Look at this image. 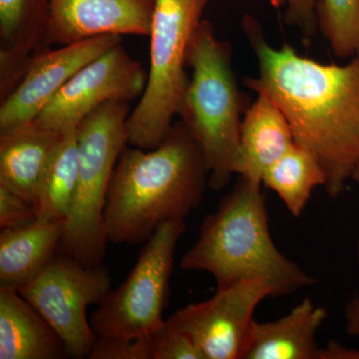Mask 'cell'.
<instances>
[{
	"label": "cell",
	"mask_w": 359,
	"mask_h": 359,
	"mask_svg": "<svg viewBox=\"0 0 359 359\" xmlns=\"http://www.w3.org/2000/svg\"><path fill=\"white\" fill-rule=\"evenodd\" d=\"M209 0H156L151 28L150 69L138 105L127 120L128 145L152 150L180 115L190 79L187 53Z\"/></svg>",
	"instance_id": "6"
},
{
	"label": "cell",
	"mask_w": 359,
	"mask_h": 359,
	"mask_svg": "<svg viewBox=\"0 0 359 359\" xmlns=\"http://www.w3.org/2000/svg\"><path fill=\"white\" fill-rule=\"evenodd\" d=\"M49 0H0V93L20 83L32 54L44 41Z\"/></svg>",
	"instance_id": "13"
},
{
	"label": "cell",
	"mask_w": 359,
	"mask_h": 359,
	"mask_svg": "<svg viewBox=\"0 0 359 359\" xmlns=\"http://www.w3.org/2000/svg\"><path fill=\"white\" fill-rule=\"evenodd\" d=\"M147 74L121 43L81 68L45 106L35 122L65 134L76 130L100 106L113 101L130 102L143 94Z\"/></svg>",
	"instance_id": "9"
},
{
	"label": "cell",
	"mask_w": 359,
	"mask_h": 359,
	"mask_svg": "<svg viewBox=\"0 0 359 359\" xmlns=\"http://www.w3.org/2000/svg\"><path fill=\"white\" fill-rule=\"evenodd\" d=\"M110 290L106 266H87L59 252L18 292L53 327L67 355L81 359L88 358L97 339L87 318V308L98 304Z\"/></svg>",
	"instance_id": "8"
},
{
	"label": "cell",
	"mask_w": 359,
	"mask_h": 359,
	"mask_svg": "<svg viewBox=\"0 0 359 359\" xmlns=\"http://www.w3.org/2000/svg\"><path fill=\"white\" fill-rule=\"evenodd\" d=\"M121 40L119 35H103L41 52L32 57L20 83L2 100L0 129L34 121L78 71L121 43Z\"/></svg>",
	"instance_id": "11"
},
{
	"label": "cell",
	"mask_w": 359,
	"mask_h": 359,
	"mask_svg": "<svg viewBox=\"0 0 359 359\" xmlns=\"http://www.w3.org/2000/svg\"><path fill=\"white\" fill-rule=\"evenodd\" d=\"M151 342L152 359H205L192 340L167 323L151 334Z\"/></svg>",
	"instance_id": "22"
},
{
	"label": "cell",
	"mask_w": 359,
	"mask_h": 359,
	"mask_svg": "<svg viewBox=\"0 0 359 359\" xmlns=\"http://www.w3.org/2000/svg\"><path fill=\"white\" fill-rule=\"evenodd\" d=\"M185 219L161 224L142 248L126 280L110 290L90 318L97 337L137 339L163 327L174 255Z\"/></svg>",
	"instance_id": "7"
},
{
	"label": "cell",
	"mask_w": 359,
	"mask_h": 359,
	"mask_svg": "<svg viewBox=\"0 0 359 359\" xmlns=\"http://www.w3.org/2000/svg\"><path fill=\"white\" fill-rule=\"evenodd\" d=\"M67 355L62 340L15 290L0 287V359H56Z\"/></svg>",
	"instance_id": "18"
},
{
	"label": "cell",
	"mask_w": 359,
	"mask_h": 359,
	"mask_svg": "<svg viewBox=\"0 0 359 359\" xmlns=\"http://www.w3.org/2000/svg\"><path fill=\"white\" fill-rule=\"evenodd\" d=\"M37 219L34 205L18 194L0 185V228L15 229Z\"/></svg>",
	"instance_id": "24"
},
{
	"label": "cell",
	"mask_w": 359,
	"mask_h": 359,
	"mask_svg": "<svg viewBox=\"0 0 359 359\" xmlns=\"http://www.w3.org/2000/svg\"><path fill=\"white\" fill-rule=\"evenodd\" d=\"M243 28L259 66L245 84L282 110L295 144L320 161L328 195L339 197L359 172V55L346 65H323L290 44L271 46L252 18Z\"/></svg>",
	"instance_id": "1"
},
{
	"label": "cell",
	"mask_w": 359,
	"mask_h": 359,
	"mask_svg": "<svg viewBox=\"0 0 359 359\" xmlns=\"http://www.w3.org/2000/svg\"><path fill=\"white\" fill-rule=\"evenodd\" d=\"M90 359H152L151 334L137 339L97 337Z\"/></svg>",
	"instance_id": "23"
},
{
	"label": "cell",
	"mask_w": 359,
	"mask_h": 359,
	"mask_svg": "<svg viewBox=\"0 0 359 359\" xmlns=\"http://www.w3.org/2000/svg\"><path fill=\"white\" fill-rule=\"evenodd\" d=\"M359 183V172L354 177ZM358 256L359 262V241L358 245ZM346 320L347 334L359 335V297L349 302L346 308Z\"/></svg>",
	"instance_id": "26"
},
{
	"label": "cell",
	"mask_w": 359,
	"mask_h": 359,
	"mask_svg": "<svg viewBox=\"0 0 359 359\" xmlns=\"http://www.w3.org/2000/svg\"><path fill=\"white\" fill-rule=\"evenodd\" d=\"M318 28L334 55H359V0H320Z\"/></svg>",
	"instance_id": "21"
},
{
	"label": "cell",
	"mask_w": 359,
	"mask_h": 359,
	"mask_svg": "<svg viewBox=\"0 0 359 359\" xmlns=\"http://www.w3.org/2000/svg\"><path fill=\"white\" fill-rule=\"evenodd\" d=\"M320 161L306 148L294 144L264 172L262 185L273 191L292 216L299 218L316 187L325 185Z\"/></svg>",
	"instance_id": "20"
},
{
	"label": "cell",
	"mask_w": 359,
	"mask_h": 359,
	"mask_svg": "<svg viewBox=\"0 0 359 359\" xmlns=\"http://www.w3.org/2000/svg\"><path fill=\"white\" fill-rule=\"evenodd\" d=\"M187 66L193 73L180 116L204 153L208 184L223 190L236 174L242 114L248 108L231 66V45L216 36L208 20L193 33Z\"/></svg>",
	"instance_id": "4"
},
{
	"label": "cell",
	"mask_w": 359,
	"mask_h": 359,
	"mask_svg": "<svg viewBox=\"0 0 359 359\" xmlns=\"http://www.w3.org/2000/svg\"><path fill=\"white\" fill-rule=\"evenodd\" d=\"M207 183L204 153L182 121L152 150L126 146L104 210L108 241L145 244L161 224L185 219L200 205Z\"/></svg>",
	"instance_id": "2"
},
{
	"label": "cell",
	"mask_w": 359,
	"mask_h": 359,
	"mask_svg": "<svg viewBox=\"0 0 359 359\" xmlns=\"http://www.w3.org/2000/svg\"><path fill=\"white\" fill-rule=\"evenodd\" d=\"M294 143L282 110L269 97L257 94L243 119L236 174L262 184L264 172Z\"/></svg>",
	"instance_id": "15"
},
{
	"label": "cell",
	"mask_w": 359,
	"mask_h": 359,
	"mask_svg": "<svg viewBox=\"0 0 359 359\" xmlns=\"http://www.w3.org/2000/svg\"><path fill=\"white\" fill-rule=\"evenodd\" d=\"M320 0H287L285 20L297 26L304 39H311L318 28V6Z\"/></svg>",
	"instance_id": "25"
},
{
	"label": "cell",
	"mask_w": 359,
	"mask_h": 359,
	"mask_svg": "<svg viewBox=\"0 0 359 359\" xmlns=\"http://www.w3.org/2000/svg\"><path fill=\"white\" fill-rule=\"evenodd\" d=\"M65 222L36 219L0 233V287L18 290L59 254Z\"/></svg>",
	"instance_id": "17"
},
{
	"label": "cell",
	"mask_w": 359,
	"mask_h": 359,
	"mask_svg": "<svg viewBox=\"0 0 359 359\" xmlns=\"http://www.w3.org/2000/svg\"><path fill=\"white\" fill-rule=\"evenodd\" d=\"M79 173V145L77 129L63 134L45 166L34 194L37 219L66 223Z\"/></svg>",
	"instance_id": "19"
},
{
	"label": "cell",
	"mask_w": 359,
	"mask_h": 359,
	"mask_svg": "<svg viewBox=\"0 0 359 359\" xmlns=\"http://www.w3.org/2000/svg\"><path fill=\"white\" fill-rule=\"evenodd\" d=\"M261 187L240 177L218 209L203 221L197 242L182 257V269L211 273L218 290L263 280L275 297L316 283L273 243Z\"/></svg>",
	"instance_id": "3"
},
{
	"label": "cell",
	"mask_w": 359,
	"mask_h": 359,
	"mask_svg": "<svg viewBox=\"0 0 359 359\" xmlns=\"http://www.w3.org/2000/svg\"><path fill=\"white\" fill-rule=\"evenodd\" d=\"M269 4L275 8L278 9L287 4V0H268Z\"/></svg>",
	"instance_id": "27"
},
{
	"label": "cell",
	"mask_w": 359,
	"mask_h": 359,
	"mask_svg": "<svg viewBox=\"0 0 359 359\" xmlns=\"http://www.w3.org/2000/svg\"><path fill=\"white\" fill-rule=\"evenodd\" d=\"M62 136L35 121L0 129V185L33 205L40 177Z\"/></svg>",
	"instance_id": "16"
},
{
	"label": "cell",
	"mask_w": 359,
	"mask_h": 359,
	"mask_svg": "<svg viewBox=\"0 0 359 359\" xmlns=\"http://www.w3.org/2000/svg\"><path fill=\"white\" fill-rule=\"evenodd\" d=\"M327 316L304 299L278 320H255L243 359H320L316 334Z\"/></svg>",
	"instance_id": "14"
},
{
	"label": "cell",
	"mask_w": 359,
	"mask_h": 359,
	"mask_svg": "<svg viewBox=\"0 0 359 359\" xmlns=\"http://www.w3.org/2000/svg\"><path fill=\"white\" fill-rule=\"evenodd\" d=\"M156 0H49L43 43L65 46L103 35H150Z\"/></svg>",
	"instance_id": "12"
},
{
	"label": "cell",
	"mask_w": 359,
	"mask_h": 359,
	"mask_svg": "<svg viewBox=\"0 0 359 359\" xmlns=\"http://www.w3.org/2000/svg\"><path fill=\"white\" fill-rule=\"evenodd\" d=\"M268 297H275L269 283L243 280L178 309L166 323L192 340L205 359H243L255 311Z\"/></svg>",
	"instance_id": "10"
},
{
	"label": "cell",
	"mask_w": 359,
	"mask_h": 359,
	"mask_svg": "<svg viewBox=\"0 0 359 359\" xmlns=\"http://www.w3.org/2000/svg\"><path fill=\"white\" fill-rule=\"evenodd\" d=\"M128 117L129 102L113 101L93 111L77 128L76 193L59 252L87 266L102 264L109 242L104 210L116 164L128 145Z\"/></svg>",
	"instance_id": "5"
}]
</instances>
